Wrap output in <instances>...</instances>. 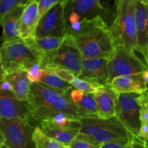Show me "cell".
Here are the masks:
<instances>
[{"label":"cell","instance_id":"cell-1","mask_svg":"<svg viewBox=\"0 0 148 148\" xmlns=\"http://www.w3.org/2000/svg\"><path fill=\"white\" fill-rule=\"evenodd\" d=\"M66 35L80 52L83 58H109L115 42L109 26L101 16L84 19L66 28Z\"/></svg>","mask_w":148,"mask_h":148},{"label":"cell","instance_id":"cell-2","mask_svg":"<svg viewBox=\"0 0 148 148\" xmlns=\"http://www.w3.org/2000/svg\"><path fill=\"white\" fill-rule=\"evenodd\" d=\"M27 102L33 117L38 122L50 120L59 115H65L73 120L86 118L66 94L57 92L41 83H31Z\"/></svg>","mask_w":148,"mask_h":148},{"label":"cell","instance_id":"cell-3","mask_svg":"<svg viewBox=\"0 0 148 148\" xmlns=\"http://www.w3.org/2000/svg\"><path fill=\"white\" fill-rule=\"evenodd\" d=\"M79 122V133L96 145L125 142L130 139V132L116 115L110 118H82Z\"/></svg>","mask_w":148,"mask_h":148},{"label":"cell","instance_id":"cell-4","mask_svg":"<svg viewBox=\"0 0 148 148\" xmlns=\"http://www.w3.org/2000/svg\"><path fill=\"white\" fill-rule=\"evenodd\" d=\"M116 17L110 26L116 46L125 45L135 50L137 30L133 0L115 1Z\"/></svg>","mask_w":148,"mask_h":148},{"label":"cell","instance_id":"cell-5","mask_svg":"<svg viewBox=\"0 0 148 148\" xmlns=\"http://www.w3.org/2000/svg\"><path fill=\"white\" fill-rule=\"evenodd\" d=\"M107 68L110 84L117 76L142 73L147 71V64L136 55L134 49L125 45H116L108 58Z\"/></svg>","mask_w":148,"mask_h":148},{"label":"cell","instance_id":"cell-6","mask_svg":"<svg viewBox=\"0 0 148 148\" xmlns=\"http://www.w3.org/2000/svg\"><path fill=\"white\" fill-rule=\"evenodd\" d=\"M0 57L6 73L18 70L27 71L33 65L38 64L23 39L2 43L0 46Z\"/></svg>","mask_w":148,"mask_h":148},{"label":"cell","instance_id":"cell-7","mask_svg":"<svg viewBox=\"0 0 148 148\" xmlns=\"http://www.w3.org/2000/svg\"><path fill=\"white\" fill-rule=\"evenodd\" d=\"M35 127L21 119L0 118V129L4 144L10 148H36L33 137Z\"/></svg>","mask_w":148,"mask_h":148},{"label":"cell","instance_id":"cell-8","mask_svg":"<svg viewBox=\"0 0 148 148\" xmlns=\"http://www.w3.org/2000/svg\"><path fill=\"white\" fill-rule=\"evenodd\" d=\"M140 94L125 93L119 94L115 105V115L129 132L137 136L141 126L140 120V104L138 97Z\"/></svg>","mask_w":148,"mask_h":148},{"label":"cell","instance_id":"cell-9","mask_svg":"<svg viewBox=\"0 0 148 148\" xmlns=\"http://www.w3.org/2000/svg\"><path fill=\"white\" fill-rule=\"evenodd\" d=\"M62 4L66 28L84 19L90 20L101 16L105 11L101 0H68Z\"/></svg>","mask_w":148,"mask_h":148},{"label":"cell","instance_id":"cell-10","mask_svg":"<svg viewBox=\"0 0 148 148\" xmlns=\"http://www.w3.org/2000/svg\"><path fill=\"white\" fill-rule=\"evenodd\" d=\"M66 34L64 6L61 2L53 6L38 22L36 38L59 37Z\"/></svg>","mask_w":148,"mask_h":148},{"label":"cell","instance_id":"cell-11","mask_svg":"<svg viewBox=\"0 0 148 148\" xmlns=\"http://www.w3.org/2000/svg\"><path fill=\"white\" fill-rule=\"evenodd\" d=\"M83 57L68 35L64 36L51 67L62 68L73 75H79ZM49 67V68H51Z\"/></svg>","mask_w":148,"mask_h":148},{"label":"cell","instance_id":"cell-12","mask_svg":"<svg viewBox=\"0 0 148 148\" xmlns=\"http://www.w3.org/2000/svg\"><path fill=\"white\" fill-rule=\"evenodd\" d=\"M63 38L35 37L25 39L24 41L36 57L40 68L44 69L51 66L53 58L62 44Z\"/></svg>","mask_w":148,"mask_h":148},{"label":"cell","instance_id":"cell-13","mask_svg":"<svg viewBox=\"0 0 148 148\" xmlns=\"http://www.w3.org/2000/svg\"><path fill=\"white\" fill-rule=\"evenodd\" d=\"M0 118L21 119L34 126H38L28 102L17 100L14 96L0 94Z\"/></svg>","mask_w":148,"mask_h":148},{"label":"cell","instance_id":"cell-14","mask_svg":"<svg viewBox=\"0 0 148 148\" xmlns=\"http://www.w3.org/2000/svg\"><path fill=\"white\" fill-rule=\"evenodd\" d=\"M107 58H83L77 77L95 87L109 85Z\"/></svg>","mask_w":148,"mask_h":148},{"label":"cell","instance_id":"cell-15","mask_svg":"<svg viewBox=\"0 0 148 148\" xmlns=\"http://www.w3.org/2000/svg\"><path fill=\"white\" fill-rule=\"evenodd\" d=\"M134 7V17L137 30V48L145 58L147 64L148 56V4L143 0H133Z\"/></svg>","mask_w":148,"mask_h":148},{"label":"cell","instance_id":"cell-16","mask_svg":"<svg viewBox=\"0 0 148 148\" xmlns=\"http://www.w3.org/2000/svg\"><path fill=\"white\" fill-rule=\"evenodd\" d=\"M142 73L116 77L110 83V87L118 94L125 93L142 94L147 91V84L143 80Z\"/></svg>","mask_w":148,"mask_h":148},{"label":"cell","instance_id":"cell-17","mask_svg":"<svg viewBox=\"0 0 148 148\" xmlns=\"http://www.w3.org/2000/svg\"><path fill=\"white\" fill-rule=\"evenodd\" d=\"M40 20L36 0H30L25 7L20 23V37L25 40L36 37V30Z\"/></svg>","mask_w":148,"mask_h":148},{"label":"cell","instance_id":"cell-18","mask_svg":"<svg viewBox=\"0 0 148 148\" xmlns=\"http://www.w3.org/2000/svg\"><path fill=\"white\" fill-rule=\"evenodd\" d=\"M26 5H19L13 9L3 17L0 21V26L2 27L1 41L4 42L20 40V23L22 14Z\"/></svg>","mask_w":148,"mask_h":148},{"label":"cell","instance_id":"cell-19","mask_svg":"<svg viewBox=\"0 0 148 148\" xmlns=\"http://www.w3.org/2000/svg\"><path fill=\"white\" fill-rule=\"evenodd\" d=\"M92 94L101 117L110 118L115 115V105L118 94L113 91L109 85L98 87Z\"/></svg>","mask_w":148,"mask_h":148},{"label":"cell","instance_id":"cell-20","mask_svg":"<svg viewBox=\"0 0 148 148\" xmlns=\"http://www.w3.org/2000/svg\"><path fill=\"white\" fill-rule=\"evenodd\" d=\"M66 95L82 110L86 118L101 117L92 93L85 92L72 87L66 93Z\"/></svg>","mask_w":148,"mask_h":148},{"label":"cell","instance_id":"cell-21","mask_svg":"<svg viewBox=\"0 0 148 148\" xmlns=\"http://www.w3.org/2000/svg\"><path fill=\"white\" fill-rule=\"evenodd\" d=\"M38 126L45 135L65 146H69L70 142L79 133V129H77L60 127L51 124L46 120L39 121Z\"/></svg>","mask_w":148,"mask_h":148},{"label":"cell","instance_id":"cell-22","mask_svg":"<svg viewBox=\"0 0 148 148\" xmlns=\"http://www.w3.org/2000/svg\"><path fill=\"white\" fill-rule=\"evenodd\" d=\"M4 78L12 86L16 98L21 101H27V94L31 84L27 78V72L23 70H18L7 73Z\"/></svg>","mask_w":148,"mask_h":148},{"label":"cell","instance_id":"cell-23","mask_svg":"<svg viewBox=\"0 0 148 148\" xmlns=\"http://www.w3.org/2000/svg\"><path fill=\"white\" fill-rule=\"evenodd\" d=\"M44 69H48L53 71L62 79L69 83L74 88L80 90V91L88 93H93L95 91V89L98 88V87H95V86L92 85V84H90L89 83L86 82V81H82L77 76L73 75L72 73L69 72L64 69H62V68L51 67V68H46Z\"/></svg>","mask_w":148,"mask_h":148},{"label":"cell","instance_id":"cell-24","mask_svg":"<svg viewBox=\"0 0 148 148\" xmlns=\"http://www.w3.org/2000/svg\"><path fill=\"white\" fill-rule=\"evenodd\" d=\"M39 83L63 94H66L73 87L67 81H64L53 71L48 69H43V76Z\"/></svg>","mask_w":148,"mask_h":148},{"label":"cell","instance_id":"cell-25","mask_svg":"<svg viewBox=\"0 0 148 148\" xmlns=\"http://www.w3.org/2000/svg\"><path fill=\"white\" fill-rule=\"evenodd\" d=\"M99 148H148L147 143L130 132V139L125 142H112L102 144Z\"/></svg>","mask_w":148,"mask_h":148},{"label":"cell","instance_id":"cell-26","mask_svg":"<svg viewBox=\"0 0 148 148\" xmlns=\"http://www.w3.org/2000/svg\"><path fill=\"white\" fill-rule=\"evenodd\" d=\"M36 148H63L65 145L45 135L38 126H36L33 131Z\"/></svg>","mask_w":148,"mask_h":148},{"label":"cell","instance_id":"cell-27","mask_svg":"<svg viewBox=\"0 0 148 148\" xmlns=\"http://www.w3.org/2000/svg\"><path fill=\"white\" fill-rule=\"evenodd\" d=\"M30 0H0V21L6 14L19 5H26Z\"/></svg>","mask_w":148,"mask_h":148},{"label":"cell","instance_id":"cell-28","mask_svg":"<svg viewBox=\"0 0 148 148\" xmlns=\"http://www.w3.org/2000/svg\"><path fill=\"white\" fill-rule=\"evenodd\" d=\"M100 145L93 143L84 135L78 133L70 142L69 147L71 148H99Z\"/></svg>","mask_w":148,"mask_h":148},{"label":"cell","instance_id":"cell-29","mask_svg":"<svg viewBox=\"0 0 148 148\" xmlns=\"http://www.w3.org/2000/svg\"><path fill=\"white\" fill-rule=\"evenodd\" d=\"M61 0H38V10L39 18H41L53 6L60 2Z\"/></svg>","mask_w":148,"mask_h":148},{"label":"cell","instance_id":"cell-30","mask_svg":"<svg viewBox=\"0 0 148 148\" xmlns=\"http://www.w3.org/2000/svg\"><path fill=\"white\" fill-rule=\"evenodd\" d=\"M27 75L29 81L31 83H39L40 81L43 73V69H42L40 65H33V67L29 68L27 71Z\"/></svg>","mask_w":148,"mask_h":148},{"label":"cell","instance_id":"cell-31","mask_svg":"<svg viewBox=\"0 0 148 148\" xmlns=\"http://www.w3.org/2000/svg\"><path fill=\"white\" fill-rule=\"evenodd\" d=\"M137 136L147 143L148 140V123H141Z\"/></svg>","mask_w":148,"mask_h":148},{"label":"cell","instance_id":"cell-32","mask_svg":"<svg viewBox=\"0 0 148 148\" xmlns=\"http://www.w3.org/2000/svg\"><path fill=\"white\" fill-rule=\"evenodd\" d=\"M6 72L4 71V68H3L2 66V63H1V57H0V81H2L6 76Z\"/></svg>","mask_w":148,"mask_h":148},{"label":"cell","instance_id":"cell-33","mask_svg":"<svg viewBox=\"0 0 148 148\" xmlns=\"http://www.w3.org/2000/svg\"><path fill=\"white\" fill-rule=\"evenodd\" d=\"M4 143V137H3L2 133H1V129H0V146H1V145H2Z\"/></svg>","mask_w":148,"mask_h":148},{"label":"cell","instance_id":"cell-34","mask_svg":"<svg viewBox=\"0 0 148 148\" xmlns=\"http://www.w3.org/2000/svg\"><path fill=\"white\" fill-rule=\"evenodd\" d=\"M0 148H10V147H8L7 145H5L4 144H3L2 145H1V146H0Z\"/></svg>","mask_w":148,"mask_h":148},{"label":"cell","instance_id":"cell-35","mask_svg":"<svg viewBox=\"0 0 148 148\" xmlns=\"http://www.w3.org/2000/svg\"><path fill=\"white\" fill-rule=\"evenodd\" d=\"M68 1V0H61L60 2L61 3H64V2H65V1Z\"/></svg>","mask_w":148,"mask_h":148},{"label":"cell","instance_id":"cell-36","mask_svg":"<svg viewBox=\"0 0 148 148\" xmlns=\"http://www.w3.org/2000/svg\"><path fill=\"white\" fill-rule=\"evenodd\" d=\"M125 1V0H115V1Z\"/></svg>","mask_w":148,"mask_h":148},{"label":"cell","instance_id":"cell-37","mask_svg":"<svg viewBox=\"0 0 148 148\" xmlns=\"http://www.w3.org/2000/svg\"><path fill=\"white\" fill-rule=\"evenodd\" d=\"M143 1H144L145 3H147V4H148V0H143Z\"/></svg>","mask_w":148,"mask_h":148},{"label":"cell","instance_id":"cell-38","mask_svg":"<svg viewBox=\"0 0 148 148\" xmlns=\"http://www.w3.org/2000/svg\"><path fill=\"white\" fill-rule=\"evenodd\" d=\"M63 148H71V147H69V146H64Z\"/></svg>","mask_w":148,"mask_h":148},{"label":"cell","instance_id":"cell-39","mask_svg":"<svg viewBox=\"0 0 148 148\" xmlns=\"http://www.w3.org/2000/svg\"><path fill=\"white\" fill-rule=\"evenodd\" d=\"M36 1H38V0H36Z\"/></svg>","mask_w":148,"mask_h":148}]
</instances>
